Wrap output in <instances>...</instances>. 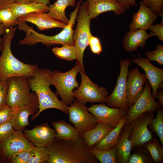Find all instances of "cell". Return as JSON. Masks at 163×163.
Wrapping results in <instances>:
<instances>
[{
	"mask_svg": "<svg viewBox=\"0 0 163 163\" xmlns=\"http://www.w3.org/2000/svg\"><path fill=\"white\" fill-rule=\"evenodd\" d=\"M48 163H97L98 161L89 151L82 137L71 140L56 139L47 147Z\"/></svg>",
	"mask_w": 163,
	"mask_h": 163,
	"instance_id": "cell-1",
	"label": "cell"
},
{
	"mask_svg": "<svg viewBox=\"0 0 163 163\" xmlns=\"http://www.w3.org/2000/svg\"><path fill=\"white\" fill-rule=\"evenodd\" d=\"M52 72L49 69L38 68L33 77L27 78L31 90L36 94L39 103V110L32 116L31 121L43 110L49 108L57 109L69 114L68 106L60 101L56 93L50 88V86L52 85Z\"/></svg>",
	"mask_w": 163,
	"mask_h": 163,
	"instance_id": "cell-2",
	"label": "cell"
},
{
	"mask_svg": "<svg viewBox=\"0 0 163 163\" xmlns=\"http://www.w3.org/2000/svg\"><path fill=\"white\" fill-rule=\"evenodd\" d=\"M82 0H80L74 10L69 14V21L66 26L58 34L49 36L39 33L29 26L26 22L20 21L18 24L19 29L26 33L24 38L19 41L21 45L32 46L40 43L49 47L52 45L60 44L62 45H74L73 35L74 25L77 16L79 7Z\"/></svg>",
	"mask_w": 163,
	"mask_h": 163,
	"instance_id": "cell-3",
	"label": "cell"
},
{
	"mask_svg": "<svg viewBox=\"0 0 163 163\" xmlns=\"http://www.w3.org/2000/svg\"><path fill=\"white\" fill-rule=\"evenodd\" d=\"M16 29V27L7 28L3 34V47L0 56V81L13 76L33 77L38 68L37 64H26L19 61L13 54L11 42Z\"/></svg>",
	"mask_w": 163,
	"mask_h": 163,
	"instance_id": "cell-4",
	"label": "cell"
},
{
	"mask_svg": "<svg viewBox=\"0 0 163 163\" xmlns=\"http://www.w3.org/2000/svg\"><path fill=\"white\" fill-rule=\"evenodd\" d=\"M76 19L77 23L73 35L74 45L77 54L76 60V62L80 65L81 71L85 72L83 62L84 53L92 35L90 28L91 19L88 14V3L86 1L80 5Z\"/></svg>",
	"mask_w": 163,
	"mask_h": 163,
	"instance_id": "cell-5",
	"label": "cell"
},
{
	"mask_svg": "<svg viewBox=\"0 0 163 163\" xmlns=\"http://www.w3.org/2000/svg\"><path fill=\"white\" fill-rule=\"evenodd\" d=\"M7 81L8 89L6 104L7 106L16 108L38 101L36 93L33 91L30 92L27 78L13 76L8 78Z\"/></svg>",
	"mask_w": 163,
	"mask_h": 163,
	"instance_id": "cell-6",
	"label": "cell"
},
{
	"mask_svg": "<svg viewBox=\"0 0 163 163\" xmlns=\"http://www.w3.org/2000/svg\"><path fill=\"white\" fill-rule=\"evenodd\" d=\"M81 70L80 65L76 62L73 68L66 72L57 70L52 72V83L56 88V93L60 96L61 101L67 106L75 100L73 91L79 86L76 77Z\"/></svg>",
	"mask_w": 163,
	"mask_h": 163,
	"instance_id": "cell-7",
	"label": "cell"
},
{
	"mask_svg": "<svg viewBox=\"0 0 163 163\" xmlns=\"http://www.w3.org/2000/svg\"><path fill=\"white\" fill-rule=\"evenodd\" d=\"M81 82L78 88L73 91V96L78 102L84 104L87 102L106 103L109 92L104 88L92 82L85 72L81 70Z\"/></svg>",
	"mask_w": 163,
	"mask_h": 163,
	"instance_id": "cell-8",
	"label": "cell"
},
{
	"mask_svg": "<svg viewBox=\"0 0 163 163\" xmlns=\"http://www.w3.org/2000/svg\"><path fill=\"white\" fill-rule=\"evenodd\" d=\"M142 92L132 105L129 107L126 115V124H130L137 117L145 113H154L162 108L160 102L155 100L151 93V85L148 80L145 83Z\"/></svg>",
	"mask_w": 163,
	"mask_h": 163,
	"instance_id": "cell-9",
	"label": "cell"
},
{
	"mask_svg": "<svg viewBox=\"0 0 163 163\" xmlns=\"http://www.w3.org/2000/svg\"><path fill=\"white\" fill-rule=\"evenodd\" d=\"M131 61L122 59L120 62V71L115 87L107 98L106 103L110 107L122 109L127 112L128 108L127 99L126 78Z\"/></svg>",
	"mask_w": 163,
	"mask_h": 163,
	"instance_id": "cell-10",
	"label": "cell"
},
{
	"mask_svg": "<svg viewBox=\"0 0 163 163\" xmlns=\"http://www.w3.org/2000/svg\"><path fill=\"white\" fill-rule=\"evenodd\" d=\"M68 108L69 121L74 124L80 136L85 131L94 128L97 124L96 117L89 112L85 104L75 99Z\"/></svg>",
	"mask_w": 163,
	"mask_h": 163,
	"instance_id": "cell-11",
	"label": "cell"
},
{
	"mask_svg": "<svg viewBox=\"0 0 163 163\" xmlns=\"http://www.w3.org/2000/svg\"><path fill=\"white\" fill-rule=\"evenodd\" d=\"M154 117L153 113H145L131 123L132 129L129 139L132 142V149L142 147L153 139L148 126Z\"/></svg>",
	"mask_w": 163,
	"mask_h": 163,
	"instance_id": "cell-12",
	"label": "cell"
},
{
	"mask_svg": "<svg viewBox=\"0 0 163 163\" xmlns=\"http://www.w3.org/2000/svg\"><path fill=\"white\" fill-rule=\"evenodd\" d=\"M35 146L25 136L22 131L15 130L4 141L0 142V149L4 157L10 160L14 154L30 150Z\"/></svg>",
	"mask_w": 163,
	"mask_h": 163,
	"instance_id": "cell-13",
	"label": "cell"
},
{
	"mask_svg": "<svg viewBox=\"0 0 163 163\" xmlns=\"http://www.w3.org/2000/svg\"><path fill=\"white\" fill-rule=\"evenodd\" d=\"M88 111L96 117L97 123H101L115 127L126 115V112L120 108H112L105 104H93L87 107Z\"/></svg>",
	"mask_w": 163,
	"mask_h": 163,
	"instance_id": "cell-14",
	"label": "cell"
},
{
	"mask_svg": "<svg viewBox=\"0 0 163 163\" xmlns=\"http://www.w3.org/2000/svg\"><path fill=\"white\" fill-rule=\"evenodd\" d=\"M131 60L144 70L145 75L151 85L152 96L155 99L158 90L163 88V69L155 66L149 60L144 58L140 54L138 58L134 55L133 58H132Z\"/></svg>",
	"mask_w": 163,
	"mask_h": 163,
	"instance_id": "cell-15",
	"label": "cell"
},
{
	"mask_svg": "<svg viewBox=\"0 0 163 163\" xmlns=\"http://www.w3.org/2000/svg\"><path fill=\"white\" fill-rule=\"evenodd\" d=\"M144 73L136 67L128 71L126 78V94L128 107L136 101L142 94L143 87L147 80Z\"/></svg>",
	"mask_w": 163,
	"mask_h": 163,
	"instance_id": "cell-16",
	"label": "cell"
},
{
	"mask_svg": "<svg viewBox=\"0 0 163 163\" xmlns=\"http://www.w3.org/2000/svg\"><path fill=\"white\" fill-rule=\"evenodd\" d=\"M23 133L26 137L35 146L47 147L54 141L56 131L47 123L35 126L30 130L24 129Z\"/></svg>",
	"mask_w": 163,
	"mask_h": 163,
	"instance_id": "cell-17",
	"label": "cell"
},
{
	"mask_svg": "<svg viewBox=\"0 0 163 163\" xmlns=\"http://www.w3.org/2000/svg\"><path fill=\"white\" fill-rule=\"evenodd\" d=\"M88 3V14L92 19L104 12L113 11L116 15L124 14L126 9L117 0H86Z\"/></svg>",
	"mask_w": 163,
	"mask_h": 163,
	"instance_id": "cell-18",
	"label": "cell"
},
{
	"mask_svg": "<svg viewBox=\"0 0 163 163\" xmlns=\"http://www.w3.org/2000/svg\"><path fill=\"white\" fill-rule=\"evenodd\" d=\"M139 5L138 11L133 14L132 22L129 26L130 30L139 29L146 30L159 16L150 8L145 6L142 1L140 2Z\"/></svg>",
	"mask_w": 163,
	"mask_h": 163,
	"instance_id": "cell-19",
	"label": "cell"
},
{
	"mask_svg": "<svg viewBox=\"0 0 163 163\" xmlns=\"http://www.w3.org/2000/svg\"><path fill=\"white\" fill-rule=\"evenodd\" d=\"M20 21L29 22L35 25L41 31L55 28L63 29L67 24L60 21L51 18L48 13L44 12H35L19 18Z\"/></svg>",
	"mask_w": 163,
	"mask_h": 163,
	"instance_id": "cell-20",
	"label": "cell"
},
{
	"mask_svg": "<svg viewBox=\"0 0 163 163\" xmlns=\"http://www.w3.org/2000/svg\"><path fill=\"white\" fill-rule=\"evenodd\" d=\"M38 110V101L17 107L10 120L14 129L23 131L27 126H29V116L34 115Z\"/></svg>",
	"mask_w": 163,
	"mask_h": 163,
	"instance_id": "cell-21",
	"label": "cell"
},
{
	"mask_svg": "<svg viewBox=\"0 0 163 163\" xmlns=\"http://www.w3.org/2000/svg\"><path fill=\"white\" fill-rule=\"evenodd\" d=\"M132 125L126 124L122 129L120 138L115 145L117 163H128L132 149V142L129 139Z\"/></svg>",
	"mask_w": 163,
	"mask_h": 163,
	"instance_id": "cell-22",
	"label": "cell"
},
{
	"mask_svg": "<svg viewBox=\"0 0 163 163\" xmlns=\"http://www.w3.org/2000/svg\"><path fill=\"white\" fill-rule=\"evenodd\" d=\"M152 35L147 33L146 30L139 29L127 32L123 39V46L128 53L136 51L139 47H145L146 41Z\"/></svg>",
	"mask_w": 163,
	"mask_h": 163,
	"instance_id": "cell-23",
	"label": "cell"
},
{
	"mask_svg": "<svg viewBox=\"0 0 163 163\" xmlns=\"http://www.w3.org/2000/svg\"><path fill=\"white\" fill-rule=\"evenodd\" d=\"M113 128L108 125L98 123L94 128L84 132L81 136L89 149L97 144Z\"/></svg>",
	"mask_w": 163,
	"mask_h": 163,
	"instance_id": "cell-24",
	"label": "cell"
},
{
	"mask_svg": "<svg viewBox=\"0 0 163 163\" xmlns=\"http://www.w3.org/2000/svg\"><path fill=\"white\" fill-rule=\"evenodd\" d=\"M8 8L18 18L35 12L46 13L49 11L47 5L44 3L33 2L27 4H21L14 2Z\"/></svg>",
	"mask_w": 163,
	"mask_h": 163,
	"instance_id": "cell-25",
	"label": "cell"
},
{
	"mask_svg": "<svg viewBox=\"0 0 163 163\" xmlns=\"http://www.w3.org/2000/svg\"><path fill=\"white\" fill-rule=\"evenodd\" d=\"M126 122V116L122 118L117 126L94 147L100 150H107L115 146L120 138L123 127Z\"/></svg>",
	"mask_w": 163,
	"mask_h": 163,
	"instance_id": "cell-26",
	"label": "cell"
},
{
	"mask_svg": "<svg viewBox=\"0 0 163 163\" xmlns=\"http://www.w3.org/2000/svg\"><path fill=\"white\" fill-rule=\"evenodd\" d=\"M76 0H57L50 4L48 14L52 18L62 21L67 24L69 19L66 17L65 10L68 6L74 7Z\"/></svg>",
	"mask_w": 163,
	"mask_h": 163,
	"instance_id": "cell-27",
	"label": "cell"
},
{
	"mask_svg": "<svg viewBox=\"0 0 163 163\" xmlns=\"http://www.w3.org/2000/svg\"><path fill=\"white\" fill-rule=\"evenodd\" d=\"M52 125L55 129L56 134V139L65 140H73L80 136L74 126H72L63 120L53 122Z\"/></svg>",
	"mask_w": 163,
	"mask_h": 163,
	"instance_id": "cell-28",
	"label": "cell"
},
{
	"mask_svg": "<svg viewBox=\"0 0 163 163\" xmlns=\"http://www.w3.org/2000/svg\"><path fill=\"white\" fill-rule=\"evenodd\" d=\"M88 150L101 163H117L115 146L107 150H100L94 147L88 149Z\"/></svg>",
	"mask_w": 163,
	"mask_h": 163,
	"instance_id": "cell-29",
	"label": "cell"
},
{
	"mask_svg": "<svg viewBox=\"0 0 163 163\" xmlns=\"http://www.w3.org/2000/svg\"><path fill=\"white\" fill-rule=\"evenodd\" d=\"M57 57L68 61L76 60V51L74 45H64L61 47H55L52 49Z\"/></svg>",
	"mask_w": 163,
	"mask_h": 163,
	"instance_id": "cell-30",
	"label": "cell"
},
{
	"mask_svg": "<svg viewBox=\"0 0 163 163\" xmlns=\"http://www.w3.org/2000/svg\"><path fill=\"white\" fill-rule=\"evenodd\" d=\"M149 151L154 161L160 162L163 159V148L158 140L152 139L144 145Z\"/></svg>",
	"mask_w": 163,
	"mask_h": 163,
	"instance_id": "cell-31",
	"label": "cell"
},
{
	"mask_svg": "<svg viewBox=\"0 0 163 163\" xmlns=\"http://www.w3.org/2000/svg\"><path fill=\"white\" fill-rule=\"evenodd\" d=\"M27 163H46L49 158V151L46 147L35 146L30 151Z\"/></svg>",
	"mask_w": 163,
	"mask_h": 163,
	"instance_id": "cell-32",
	"label": "cell"
},
{
	"mask_svg": "<svg viewBox=\"0 0 163 163\" xmlns=\"http://www.w3.org/2000/svg\"><path fill=\"white\" fill-rule=\"evenodd\" d=\"M19 18L12 12L9 8H0V24L6 28H10L18 24Z\"/></svg>",
	"mask_w": 163,
	"mask_h": 163,
	"instance_id": "cell-33",
	"label": "cell"
},
{
	"mask_svg": "<svg viewBox=\"0 0 163 163\" xmlns=\"http://www.w3.org/2000/svg\"><path fill=\"white\" fill-rule=\"evenodd\" d=\"M155 117L153 118L150 123V126L152 131L155 132L159 137L160 141L163 145V108L157 111Z\"/></svg>",
	"mask_w": 163,
	"mask_h": 163,
	"instance_id": "cell-34",
	"label": "cell"
},
{
	"mask_svg": "<svg viewBox=\"0 0 163 163\" xmlns=\"http://www.w3.org/2000/svg\"><path fill=\"white\" fill-rule=\"evenodd\" d=\"M145 56L150 61L157 62L161 66L163 65V46L158 44L155 50L147 51L145 54Z\"/></svg>",
	"mask_w": 163,
	"mask_h": 163,
	"instance_id": "cell-35",
	"label": "cell"
},
{
	"mask_svg": "<svg viewBox=\"0 0 163 163\" xmlns=\"http://www.w3.org/2000/svg\"><path fill=\"white\" fill-rule=\"evenodd\" d=\"M15 130L10 121L0 123V142L5 141Z\"/></svg>",
	"mask_w": 163,
	"mask_h": 163,
	"instance_id": "cell-36",
	"label": "cell"
},
{
	"mask_svg": "<svg viewBox=\"0 0 163 163\" xmlns=\"http://www.w3.org/2000/svg\"><path fill=\"white\" fill-rule=\"evenodd\" d=\"M144 4L150 8L159 16L163 17V0H142Z\"/></svg>",
	"mask_w": 163,
	"mask_h": 163,
	"instance_id": "cell-37",
	"label": "cell"
},
{
	"mask_svg": "<svg viewBox=\"0 0 163 163\" xmlns=\"http://www.w3.org/2000/svg\"><path fill=\"white\" fill-rule=\"evenodd\" d=\"M31 150L21 151L14 154L10 159L11 163H27L30 157Z\"/></svg>",
	"mask_w": 163,
	"mask_h": 163,
	"instance_id": "cell-38",
	"label": "cell"
},
{
	"mask_svg": "<svg viewBox=\"0 0 163 163\" xmlns=\"http://www.w3.org/2000/svg\"><path fill=\"white\" fill-rule=\"evenodd\" d=\"M88 45L91 52L94 54L99 55L102 51V46L100 39L92 34L90 37Z\"/></svg>",
	"mask_w": 163,
	"mask_h": 163,
	"instance_id": "cell-39",
	"label": "cell"
},
{
	"mask_svg": "<svg viewBox=\"0 0 163 163\" xmlns=\"http://www.w3.org/2000/svg\"><path fill=\"white\" fill-rule=\"evenodd\" d=\"M17 108H12L7 106L0 110V123L10 121Z\"/></svg>",
	"mask_w": 163,
	"mask_h": 163,
	"instance_id": "cell-40",
	"label": "cell"
},
{
	"mask_svg": "<svg viewBox=\"0 0 163 163\" xmlns=\"http://www.w3.org/2000/svg\"><path fill=\"white\" fill-rule=\"evenodd\" d=\"M8 89L7 80L0 81V110L7 106L6 97Z\"/></svg>",
	"mask_w": 163,
	"mask_h": 163,
	"instance_id": "cell-41",
	"label": "cell"
},
{
	"mask_svg": "<svg viewBox=\"0 0 163 163\" xmlns=\"http://www.w3.org/2000/svg\"><path fill=\"white\" fill-rule=\"evenodd\" d=\"M163 17L162 20L159 23H156L155 24L151 25L148 30L151 32L150 34L152 36H157L158 40L163 41Z\"/></svg>",
	"mask_w": 163,
	"mask_h": 163,
	"instance_id": "cell-42",
	"label": "cell"
},
{
	"mask_svg": "<svg viewBox=\"0 0 163 163\" xmlns=\"http://www.w3.org/2000/svg\"><path fill=\"white\" fill-rule=\"evenodd\" d=\"M151 161L144 155L140 153H134L130 156L128 163H144Z\"/></svg>",
	"mask_w": 163,
	"mask_h": 163,
	"instance_id": "cell-43",
	"label": "cell"
},
{
	"mask_svg": "<svg viewBox=\"0 0 163 163\" xmlns=\"http://www.w3.org/2000/svg\"><path fill=\"white\" fill-rule=\"evenodd\" d=\"M117 1L126 10L129 9L131 7L137 6L136 0H117Z\"/></svg>",
	"mask_w": 163,
	"mask_h": 163,
	"instance_id": "cell-44",
	"label": "cell"
},
{
	"mask_svg": "<svg viewBox=\"0 0 163 163\" xmlns=\"http://www.w3.org/2000/svg\"><path fill=\"white\" fill-rule=\"evenodd\" d=\"M14 1V0H0V8H8Z\"/></svg>",
	"mask_w": 163,
	"mask_h": 163,
	"instance_id": "cell-45",
	"label": "cell"
},
{
	"mask_svg": "<svg viewBox=\"0 0 163 163\" xmlns=\"http://www.w3.org/2000/svg\"><path fill=\"white\" fill-rule=\"evenodd\" d=\"M155 96L156 98L160 102L162 107H163V89L160 88L158 89Z\"/></svg>",
	"mask_w": 163,
	"mask_h": 163,
	"instance_id": "cell-46",
	"label": "cell"
},
{
	"mask_svg": "<svg viewBox=\"0 0 163 163\" xmlns=\"http://www.w3.org/2000/svg\"><path fill=\"white\" fill-rule=\"evenodd\" d=\"M14 2L21 3V4H27L29 3L33 2V0H14Z\"/></svg>",
	"mask_w": 163,
	"mask_h": 163,
	"instance_id": "cell-47",
	"label": "cell"
},
{
	"mask_svg": "<svg viewBox=\"0 0 163 163\" xmlns=\"http://www.w3.org/2000/svg\"><path fill=\"white\" fill-rule=\"evenodd\" d=\"M6 29L2 24H0V37L4 34Z\"/></svg>",
	"mask_w": 163,
	"mask_h": 163,
	"instance_id": "cell-48",
	"label": "cell"
},
{
	"mask_svg": "<svg viewBox=\"0 0 163 163\" xmlns=\"http://www.w3.org/2000/svg\"><path fill=\"white\" fill-rule=\"evenodd\" d=\"M50 0H33V2L50 5Z\"/></svg>",
	"mask_w": 163,
	"mask_h": 163,
	"instance_id": "cell-49",
	"label": "cell"
},
{
	"mask_svg": "<svg viewBox=\"0 0 163 163\" xmlns=\"http://www.w3.org/2000/svg\"><path fill=\"white\" fill-rule=\"evenodd\" d=\"M3 47L2 39L0 37V50H2Z\"/></svg>",
	"mask_w": 163,
	"mask_h": 163,
	"instance_id": "cell-50",
	"label": "cell"
}]
</instances>
